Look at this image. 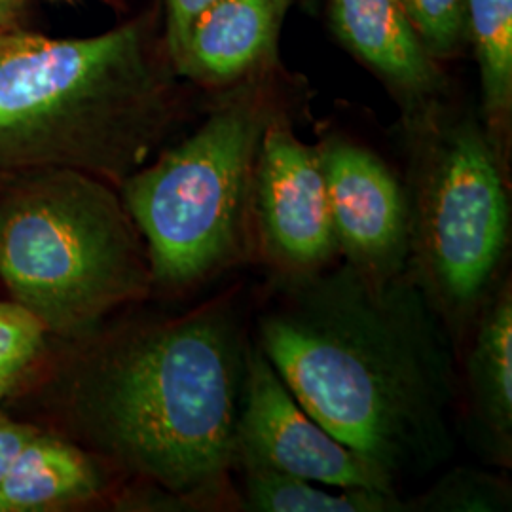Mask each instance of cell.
<instances>
[{"label": "cell", "instance_id": "6da1fadb", "mask_svg": "<svg viewBox=\"0 0 512 512\" xmlns=\"http://www.w3.org/2000/svg\"><path fill=\"white\" fill-rule=\"evenodd\" d=\"M255 344L311 418L397 488L452 458L456 348L408 270L279 277Z\"/></svg>", "mask_w": 512, "mask_h": 512}, {"label": "cell", "instance_id": "3957f363", "mask_svg": "<svg viewBox=\"0 0 512 512\" xmlns=\"http://www.w3.org/2000/svg\"><path fill=\"white\" fill-rule=\"evenodd\" d=\"M173 120V80L143 21L95 37H0V175L74 169L120 186Z\"/></svg>", "mask_w": 512, "mask_h": 512}, {"label": "cell", "instance_id": "5b68a950", "mask_svg": "<svg viewBox=\"0 0 512 512\" xmlns=\"http://www.w3.org/2000/svg\"><path fill=\"white\" fill-rule=\"evenodd\" d=\"M275 114L270 93L245 80L183 143L120 184L152 283L192 287L255 253L256 160Z\"/></svg>", "mask_w": 512, "mask_h": 512}, {"label": "cell", "instance_id": "7a4b0ae2", "mask_svg": "<svg viewBox=\"0 0 512 512\" xmlns=\"http://www.w3.org/2000/svg\"><path fill=\"white\" fill-rule=\"evenodd\" d=\"M247 340L230 298L116 336L86 366L90 439L186 505L241 511L232 492Z\"/></svg>", "mask_w": 512, "mask_h": 512}, {"label": "cell", "instance_id": "44dd1931", "mask_svg": "<svg viewBox=\"0 0 512 512\" xmlns=\"http://www.w3.org/2000/svg\"><path fill=\"white\" fill-rule=\"evenodd\" d=\"M21 6H23V0H0V18H2V21L10 27H18Z\"/></svg>", "mask_w": 512, "mask_h": 512}, {"label": "cell", "instance_id": "2e32d148", "mask_svg": "<svg viewBox=\"0 0 512 512\" xmlns=\"http://www.w3.org/2000/svg\"><path fill=\"white\" fill-rule=\"evenodd\" d=\"M511 492L503 480L471 469H456L427 492L406 499L408 511L488 512L505 511Z\"/></svg>", "mask_w": 512, "mask_h": 512}, {"label": "cell", "instance_id": "7402d4cb", "mask_svg": "<svg viewBox=\"0 0 512 512\" xmlns=\"http://www.w3.org/2000/svg\"><path fill=\"white\" fill-rule=\"evenodd\" d=\"M12 382H0V401H2V397L12 389Z\"/></svg>", "mask_w": 512, "mask_h": 512}, {"label": "cell", "instance_id": "e0dca14e", "mask_svg": "<svg viewBox=\"0 0 512 512\" xmlns=\"http://www.w3.org/2000/svg\"><path fill=\"white\" fill-rule=\"evenodd\" d=\"M429 54H456L467 38L465 0H401Z\"/></svg>", "mask_w": 512, "mask_h": 512}, {"label": "cell", "instance_id": "30bf717a", "mask_svg": "<svg viewBox=\"0 0 512 512\" xmlns=\"http://www.w3.org/2000/svg\"><path fill=\"white\" fill-rule=\"evenodd\" d=\"M294 0H217L192 23L171 69L205 88H230L270 61Z\"/></svg>", "mask_w": 512, "mask_h": 512}, {"label": "cell", "instance_id": "9a60e30c", "mask_svg": "<svg viewBox=\"0 0 512 512\" xmlns=\"http://www.w3.org/2000/svg\"><path fill=\"white\" fill-rule=\"evenodd\" d=\"M241 511L253 512H403L399 492L334 488L272 471H243Z\"/></svg>", "mask_w": 512, "mask_h": 512}, {"label": "cell", "instance_id": "ac0fdd59", "mask_svg": "<svg viewBox=\"0 0 512 512\" xmlns=\"http://www.w3.org/2000/svg\"><path fill=\"white\" fill-rule=\"evenodd\" d=\"M46 329L18 302H0V382L16 384L42 346Z\"/></svg>", "mask_w": 512, "mask_h": 512}, {"label": "cell", "instance_id": "7c38bea8", "mask_svg": "<svg viewBox=\"0 0 512 512\" xmlns=\"http://www.w3.org/2000/svg\"><path fill=\"white\" fill-rule=\"evenodd\" d=\"M469 416L480 448L499 465L512 458V287L501 277L465 344Z\"/></svg>", "mask_w": 512, "mask_h": 512}, {"label": "cell", "instance_id": "ba28073f", "mask_svg": "<svg viewBox=\"0 0 512 512\" xmlns=\"http://www.w3.org/2000/svg\"><path fill=\"white\" fill-rule=\"evenodd\" d=\"M255 230L256 251L283 279L325 270L338 256L319 145L300 141L279 112L256 160Z\"/></svg>", "mask_w": 512, "mask_h": 512}, {"label": "cell", "instance_id": "277c9868", "mask_svg": "<svg viewBox=\"0 0 512 512\" xmlns=\"http://www.w3.org/2000/svg\"><path fill=\"white\" fill-rule=\"evenodd\" d=\"M0 279L63 338L152 289L147 247L112 184L74 169L16 175L0 200Z\"/></svg>", "mask_w": 512, "mask_h": 512}, {"label": "cell", "instance_id": "cb8c5ba5", "mask_svg": "<svg viewBox=\"0 0 512 512\" xmlns=\"http://www.w3.org/2000/svg\"><path fill=\"white\" fill-rule=\"evenodd\" d=\"M8 29H12V27H10V25H6V23L2 21V18H0V37H2V35H4Z\"/></svg>", "mask_w": 512, "mask_h": 512}, {"label": "cell", "instance_id": "603a6c76", "mask_svg": "<svg viewBox=\"0 0 512 512\" xmlns=\"http://www.w3.org/2000/svg\"><path fill=\"white\" fill-rule=\"evenodd\" d=\"M0 512H12L10 505L4 501V497H2V495H0Z\"/></svg>", "mask_w": 512, "mask_h": 512}, {"label": "cell", "instance_id": "4fadbf2b", "mask_svg": "<svg viewBox=\"0 0 512 512\" xmlns=\"http://www.w3.org/2000/svg\"><path fill=\"white\" fill-rule=\"evenodd\" d=\"M101 492V473L82 450L35 433L0 480L12 512L46 511L82 503Z\"/></svg>", "mask_w": 512, "mask_h": 512}, {"label": "cell", "instance_id": "ffe728a7", "mask_svg": "<svg viewBox=\"0 0 512 512\" xmlns=\"http://www.w3.org/2000/svg\"><path fill=\"white\" fill-rule=\"evenodd\" d=\"M37 431L29 425L0 418V480L10 471L12 463L18 458L21 448Z\"/></svg>", "mask_w": 512, "mask_h": 512}, {"label": "cell", "instance_id": "8992f818", "mask_svg": "<svg viewBox=\"0 0 512 512\" xmlns=\"http://www.w3.org/2000/svg\"><path fill=\"white\" fill-rule=\"evenodd\" d=\"M412 114L423 131L406 188L408 274L458 349L503 277L511 247L507 171L473 118L444 120L431 105Z\"/></svg>", "mask_w": 512, "mask_h": 512}, {"label": "cell", "instance_id": "8fae6325", "mask_svg": "<svg viewBox=\"0 0 512 512\" xmlns=\"http://www.w3.org/2000/svg\"><path fill=\"white\" fill-rule=\"evenodd\" d=\"M330 21L349 52L399 93L412 112L431 105L442 74L401 0H330Z\"/></svg>", "mask_w": 512, "mask_h": 512}, {"label": "cell", "instance_id": "9c48e42d", "mask_svg": "<svg viewBox=\"0 0 512 512\" xmlns=\"http://www.w3.org/2000/svg\"><path fill=\"white\" fill-rule=\"evenodd\" d=\"M338 255L372 281L408 270L406 188L368 148L340 137L319 145Z\"/></svg>", "mask_w": 512, "mask_h": 512}, {"label": "cell", "instance_id": "52a82bcc", "mask_svg": "<svg viewBox=\"0 0 512 512\" xmlns=\"http://www.w3.org/2000/svg\"><path fill=\"white\" fill-rule=\"evenodd\" d=\"M236 467L298 476L334 488L399 492L380 471L311 418L256 344L247 348Z\"/></svg>", "mask_w": 512, "mask_h": 512}, {"label": "cell", "instance_id": "5bb4252c", "mask_svg": "<svg viewBox=\"0 0 512 512\" xmlns=\"http://www.w3.org/2000/svg\"><path fill=\"white\" fill-rule=\"evenodd\" d=\"M475 44L486 131L505 162L512 114V0H465Z\"/></svg>", "mask_w": 512, "mask_h": 512}, {"label": "cell", "instance_id": "d6986e66", "mask_svg": "<svg viewBox=\"0 0 512 512\" xmlns=\"http://www.w3.org/2000/svg\"><path fill=\"white\" fill-rule=\"evenodd\" d=\"M217 0H165V54L169 65L183 50L192 23Z\"/></svg>", "mask_w": 512, "mask_h": 512}]
</instances>
